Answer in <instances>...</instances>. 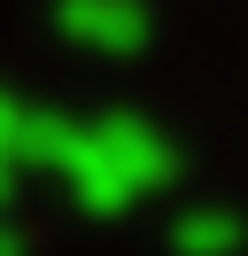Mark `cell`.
I'll use <instances>...</instances> for the list:
<instances>
[{"label": "cell", "instance_id": "cell-2", "mask_svg": "<svg viewBox=\"0 0 248 256\" xmlns=\"http://www.w3.org/2000/svg\"><path fill=\"white\" fill-rule=\"evenodd\" d=\"M186 248L194 256H210V248H232V225L217 218V225H186Z\"/></svg>", "mask_w": 248, "mask_h": 256}, {"label": "cell", "instance_id": "cell-1", "mask_svg": "<svg viewBox=\"0 0 248 256\" xmlns=\"http://www.w3.org/2000/svg\"><path fill=\"white\" fill-rule=\"evenodd\" d=\"M62 32L93 39V47H140L148 39V8L140 0H62Z\"/></svg>", "mask_w": 248, "mask_h": 256}]
</instances>
